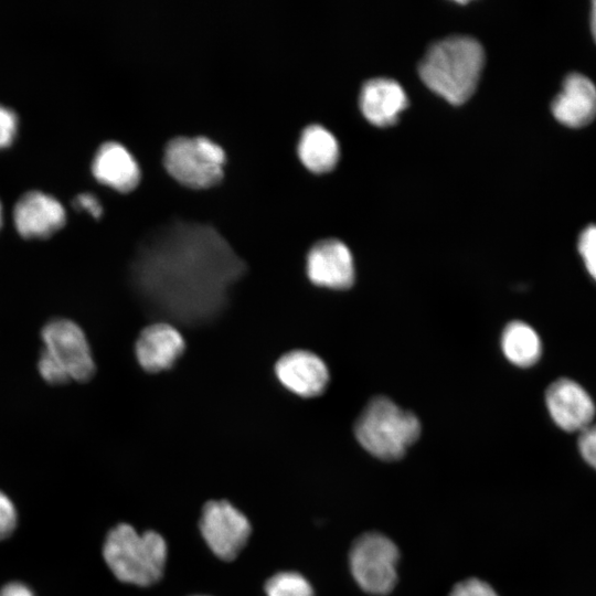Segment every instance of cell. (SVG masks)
<instances>
[{
  "label": "cell",
  "instance_id": "cell-2",
  "mask_svg": "<svg viewBox=\"0 0 596 596\" xmlns=\"http://www.w3.org/2000/svg\"><path fill=\"white\" fill-rule=\"evenodd\" d=\"M485 52L467 35H453L432 44L419 63L422 81L451 104L466 102L475 92Z\"/></svg>",
  "mask_w": 596,
  "mask_h": 596
},
{
  "label": "cell",
  "instance_id": "cell-12",
  "mask_svg": "<svg viewBox=\"0 0 596 596\" xmlns=\"http://www.w3.org/2000/svg\"><path fill=\"white\" fill-rule=\"evenodd\" d=\"M275 374L283 386L301 397L320 395L329 382L326 363L307 350L283 354L275 364Z\"/></svg>",
  "mask_w": 596,
  "mask_h": 596
},
{
  "label": "cell",
  "instance_id": "cell-16",
  "mask_svg": "<svg viewBox=\"0 0 596 596\" xmlns=\"http://www.w3.org/2000/svg\"><path fill=\"white\" fill-rule=\"evenodd\" d=\"M406 106L407 96L403 87L392 78H372L362 86L360 107L365 118L374 125L394 124Z\"/></svg>",
  "mask_w": 596,
  "mask_h": 596
},
{
  "label": "cell",
  "instance_id": "cell-9",
  "mask_svg": "<svg viewBox=\"0 0 596 596\" xmlns=\"http://www.w3.org/2000/svg\"><path fill=\"white\" fill-rule=\"evenodd\" d=\"M66 222V210L54 195L41 190L22 193L13 206V223L24 238H46Z\"/></svg>",
  "mask_w": 596,
  "mask_h": 596
},
{
  "label": "cell",
  "instance_id": "cell-11",
  "mask_svg": "<svg viewBox=\"0 0 596 596\" xmlns=\"http://www.w3.org/2000/svg\"><path fill=\"white\" fill-rule=\"evenodd\" d=\"M546 407L554 423L565 432H582L595 415V404L583 386L558 379L546 390Z\"/></svg>",
  "mask_w": 596,
  "mask_h": 596
},
{
  "label": "cell",
  "instance_id": "cell-7",
  "mask_svg": "<svg viewBox=\"0 0 596 596\" xmlns=\"http://www.w3.org/2000/svg\"><path fill=\"white\" fill-rule=\"evenodd\" d=\"M44 348L68 373L71 380L89 381L96 372L92 350L83 329L74 321L57 318L41 331Z\"/></svg>",
  "mask_w": 596,
  "mask_h": 596
},
{
  "label": "cell",
  "instance_id": "cell-26",
  "mask_svg": "<svg viewBox=\"0 0 596 596\" xmlns=\"http://www.w3.org/2000/svg\"><path fill=\"white\" fill-rule=\"evenodd\" d=\"M73 204L78 210H85L94 217H99L103 213V205L98 196L93 192H81L74 200Z\"/></svg>",
  "mask_w": 596,
  "mask_h": 596
},
{
  "label": "cell",
  "instance_id": "cell-1",
  "mask_svg": "<svg viewBox=\"0 0 596 596\" xmlns=\"http://www.w3.org/2000/svg\"><path fill=\"white\" fill-rule=\"evenodd\" d=\"M245 262L212 225L173 220L151 231L131 264V283L149 311L166 322L199 327L217 318Z\"/></svg>",
  "mask_w": 596,
  "mask_h": 596
},
{
  "label": "cell",
  "instance_id": "cell-17",
  "mask_svg": "<svg viewBox=\"0 0 596 596\" xmlns=\"http://www.w3.org/2000/svg\"><path fill=\"white\" fill-rule=\"evenodd\" d=\"M297 150L302 163L315 172L332 169L339 158V145L336 137L319 124H311L304 128Z\"/></svg>",
  "mask_w": 596,
  "mask_h": 596
},
{
  "label": "cell",
  "instance_id": "cell-3",
  "mask_svg": "<svg viewBox=\"0 0 596 596\" xmlns=\"http://www.w3.org/2000/svg\"><path fill=\"white\" fill-rule=\"evenodd\" d=\"M167 543L155 531L139 534L120 523L107 535L103 555L113 574L124 583L149 586L157 583L167 562Z\"/></svg>",
  "mask_w": 596,
  "mask_h": 596
},
{
  "label": "cell",
  "instance_id": "cell-28",
  "mask_svg": "<svg viewBox=\"0 0 596 596\" xmlns=\"http://www.w3.org/2000/svg\"><path fill=\"white\" fill-rule=\"evenodd\" d=\"M589 28L594 42L596 43V0L590 4Z\"/></svg>",
  "mask_w": 596,
  "mask_h": 596
},
{
  "label": "cell",
  "instance_id": "cell-20",
  "mask_svg": "<svg viewBox=\"0 0 596 596\" xmlns=\"http://www.w3.org/2000/svg\"><path fill=\"white\" fill-rule=\"evenodd\" d=\"M38 370L42 379L49 384L61 385L71 381L63 365L45 349L39 355Z\"/></svg>",
  "mask_w": 596,
  "mask_h": 596
},
{
  "label": "cell",
  "instance_id": "cell-8",
  "mask_svg": "<svg viewBox=\"0 0 596 596\" xmlns=\"http://www.w3.org/2000/svg\"><path fill=\"white\" fill-rule=\"evenodd\" d=\"M200 531L217 557L232 561L245 546L252 528L248 519L228 501L212 500L203 507Z\"/></svg>",
  "mask_w": 596,
  "mask_h": 596
},
{
  "label": "cell",
  "instance_id": "cell-10",
  "mask_svg": "<svg viewBox=\"0 0 596 596\" xmlns=\"http://www.w3.org/2000/svg\"><path fill=\"white\" fill-rule=\"evenodd\" d=\"M306 272L320 287L347 289L354 281V263L348 246L337 238L315 243L308 252Z\"/></svg>",
  "mask_w": 596,
  "mask_h": 596
},
{
  "label": "cell",
  "instance_id": "cell-24",
  "mask_svg": "<svg viewBox=\"0 0 596 596\" xmlns=\"http://www.w3.org/2000/svg\"><path fill=\"white\" fill-rule=\"evenodd\" d=\"M578 450L583 459L596 470V424H590L578 436Z\"/></svg>",
  "mask_w": 596,
  "mask_h": 596
},
{
  "label": "cell",
  "instance_id": "cell-27",
  "mask_svg": "<svg viewBox=\"0 0 596 596\" xmlns=\"http://www.w3.org/2000/svg\"><path fill=\"white\" fill-rule=\"evenodd\" d=\"M0 596H34L33 592L22 583L7 584L1 590Z\"/></svg>",
  "mask_w": 596,
  "mask_h": 596
},
{
  "label": "cell",
  "instance_id": "cell-23",
  "mask_svg": "<svg viewBox=\"0 0 596 596\" xmlns=\"http://www.w3.org/2000/svg\"><path fill=\"white\" fill-rule=\"evenodd\" d=\"M449 596H498V594L487 582L471 577L457 583Z\"/></svg>",
  "mask_w": 596,
  "mask_h": 596
},
{
  "label": "cell",
  "instance_id": "cell-4",
  "mask_svg": "<svg viewBox=\"0 0 596 596\" xmlns=\"http://www.w3.org/2000/svg\"><path fill=\"white\" fill-rule=\"evenodd\" d=\"M360 445L382 460H397L421 434V423L411 412L385 396L372 398L354 425Z\"/></svg>",
  "mask_w": 596,
  "mask_h": 596
},
{
  "label": "cell",
  "instance_id": "cell-30",
  "mask_svg": "<svg viewBox=\"0 0 596 596\" xmlns=\"http://www.w3.org/2000/svg\"><path fill=\"white\" fill-rule=\"evenodd\" d=\"M198 596H203V595H198Z\"/></svg>",
  "mask_w": 596,
  "mask_h": 596
},
{
  "label": "cell",
  "instance_id": "cell-15",
  "mask_svg": "<svg viewBox=\"0 0 596 596\" xmlns=\"http://www.w3.org/2000/svg\"><path fill=\"white\" fill-rule=\"evenodd\" d=\"M92 172L102 183L119 191L135 188L141 175L140 167L134 155L121 142H103L92 160Z\"/></svg>",
  "mask_w": 596,
  "mask_h": 596
},
{
  "label": "cell",
  "instance_id": "cell-22",
  "mask_svg": "<svg viewBox=\"0 0 596 596\" xmlns=\"http://www.w3.org/2000/svg\"><path fill=\"white\" fill-rule=\"evenodd\" d=\"M19 119L9 106L0 104V148L8 147L17 136Z\"/></svg>",
  "mask_w": 596,
  "mask_h": 596
},
{
  "label": "cell",
  "instance_id": "cell-21",
  "mask_svg": "<svg viewBox=\"0 0 596 596\" xmlns=\"http://www.w3.org/2000/svg\"><path fill=\"white\" fill-rule=\"evenodd\" d=\"M577 249L588 274L596 280V224L583 228L577 240Z\"/></svg>",
  "mask_w": 596,
  "mask_h": 596
},
{
  "label": "cell",
  "instance_id": "cell-19",
  "mask_svg": "<svg viewBox=\"0 0 596 596\" xmlns=\"http://www.w3.org/2000/svg\"><path fill=\"white\" fill-rule=\"evenodd\" d=\"M267 596H313L310 583L299 573L280 572L265 584Z\"/></svg>",
  "mask_w": 596,
  "mask_h": 596
},
{
  "label": "cell",
  "instance_id": "cell-6",
  "mask_svg": "<svg viewBox=\"0 0 596 596\" xmlns=\"http://www.w3.org/2000/svg\"><path fill=\"white\" fill-rule=\"evenodd\" d=\"M398 549L387 536L368 532L352 544L349 565L356 584L371 595H386L397 582Z\"/></svg>",
  "mask_w": 596,
  "mask_h": 596
},
{
  "label": "cell",
  "instance_id": "cell-13",
  "mask_svg": "<svg viewBox=\"0 0 596 596\" xmlns=\"http://www.w3.org/2000/svg\"><path fill=\"white\" fill-rule=\"evenodd\" d=\"M553 117L563 126L577 129L596 117V85L586 75L572 72L565 76L551 103Z\"/></svg>",
  "mask_w": 596,
  "mask_h": 596
},
{
  "label": "cell",
  "instance_id": "cell-14",
  "mask_svg": "<svg viewBox=\"0 0 596 596\" xmlns=\"http://www.w3.org/2000/svg\"><path fill=\"white\" fill-rule=\"evenodd\" d=\"M185 341L174 324L157 321L139 333L135 352L139 365L148 373L172 368L183 354Z\"/></svg>",
  "mask_w": 596,
  "mask_h": 596
},
{
  "label": "cell",
  "instance_id": "cell-18",
  "mask_svg": "<svg viewBox=\"0 0 596 596\" xmlns=\"http://www.w3.org/2000/svg\"><path fill=\"white\" fill-rule=\"evenodd\" d=\"M501 347L505 358L520 368L536 363L542 352L539 334L522 321L507 324L502 332Z\"/></svg>",
  "mask_w": 596,
  "mask_h": 596
},
{
  "label": "cell",
  "instance_id": "cell-5",
  "mask_svg": "<svg viewBox=\"0 0 596 596\" xmlns=\"http://www.w3.org/2000/svg\"><path fill=\"white\" fill-rule=\"evenodd\" d=\"M225 150L206 136H175L163 150L167 171L183 184L204 188L223 175Z\"/></svg>",
  "mask_w": 596,
  "mask_h": 596
},
{
  "label": "cell",
  "instance_id": "cell-29",
  "mask_svg": "<svg viewBox=\"0 0 596 596\" xmlns=\"http://www.w3.org/2000/svg\"><path fill=\"white\" fill-rule=\"evenodd\" d=\"M3 223V210H2V203L0 201V230Z\"/></svg>",
  "mask_w": 596,
  "mask_h": 596
},
{
  "label": "cell",
  "instance_id": "cell-25",
  "mask_svg": "<svg viewBox=\"0 0 596 596\" xmlns=\"http://www.w3.org/2000/svg\"><path fill=\"white\" fill-rule=\"evenodd\" d=\"M17 525V511L7 494L0 491V540L8 538Z\"/></svg>",
  "mask_w": 596,
  "mask_h": 596
}]
</instances>
